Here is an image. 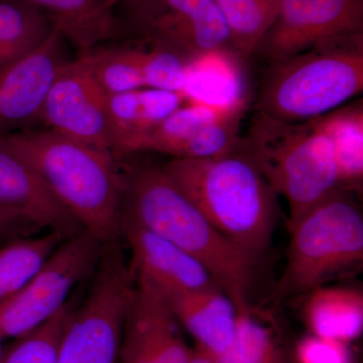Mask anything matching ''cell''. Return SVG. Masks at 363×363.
Segmentation results:
<instances>
[{"label": "cell", "mask_w": 363, "mask_h": 363, "mask_svg": "<svg viewBox=\"0 0 363 363\" xmlns=\"http://www.w3.org/2000/svg\"><path fill=\"white\" fill-rule=\"evenodd\" d=\"M0 135L84 230L105 245L113 242L121 233L125 182L111 152L49 128Z\"/></svg>", "instance_id": "cell-1"}, {"label": "cell", "mask_w": 363, "mask_h": 363, "mask_svg": "<svg viewBox=\"0 0 363 363\" xmlns=\"http://www.w3.org/2000/svg\"><path fill=\"white\" fill-rule=\"evenodd\" d=\"M124 179L123 213L192 255L236 308L250 306L257 257L215 228L162 167H140Z\"/></svg>", "instance_id": "cell-2"}, {"label": "cell", "mask_w": 363, "mask_h": 363, "mask_svg": "<svg viewBox=\"0 0 363 363\" xmlns=\"http://www.w3.org/2000/svg\"><path fill=\"white\" fill-rule=\"evenodd\" d=\"M162 169L228 240L255 257L267 250L276 224V193L245 140L223 156L172 159Z\"/></svg>", "instance_id": "cell-3"}, {"label": "cell", "mask_w": 363, "mask_h": 363, "mask_svg": "<svg viewBox=\"0 0 363 363\" xmlns=\"http://www.w3.org/2000/svg\"><path fill=\"white\" fill-rule=\"evenodd\" d=\"M272 64L257 112L288 123L311 121L362 94L363 33L324 40Z\"/></svg>", "instance_id": "cell-4"}, {"label": "cell", "mask_w": 363, "mask_h": 363, "mask_svg": "<svg viewBox=\"0 0 363 363\" xmlns=\"http://www.w3.org/2000/svg\"><path fill=\"white\" fill-rule=\"evenodd\" d=\"M245 140L274 192L288 202L289 222L341 189L330 138L316 119L288 123L257 112Z\"/></svg>", "instance_id": "cell-5"}, {"label": "cell", "mask_w": 363, "mask_h": 363, "mask_svg": "<svg viewBox=\"0 0 363 363\" xmlns=\"http://www.w3.org/2000/svg\"><path fill=\"white\" fill-rule=\"evenodd\" d=\"M290 242L278 292L307 294L363 260V216L350 191L339 190L288 223Z\"/></svg>", "instance_id": "cell-6"}, {"label": "cell", "mask_w": 363, "mask_h": 363, "mask_svg": "<svg viewBox=\"0 0 363 363\" xmlns=\"http://www.w3.org/2000/svg\"><path fill=\"white\" fill-rule=\"evenodd\" d=\"M82 304L73 310L55 363H119L133 279L116 245H105Z\"/></svg>", "instance_id": "cell-7"}, {"label": "cell", "mask_w": 363, "mask_h": 363, "mask_svg": "<svg viewBox=\"0 0 363 363\" xmlns=\"http://www.w3.org/2000/svg\"><path fill=\"white\" fill-rule=\"evenodd\" d=\"M105 245L86 230L66 238L21 291L0 303L1 337H23L54 317L94 272Z\"/></svg>", "instance_id": "cell-8"}, {"label": "cell", "mask_w": 363, "mask_h": 363, "mask_svg": "<svg viewBox=\"0 0 363 363\" xmlns=\"http://www.w3.org/2000/svg\"><path fill=\"white\" fill-rule=\"evenodd\" d=\"M121 23L135 39L166 45L190 59L214 50H233L213 0H147L126 11Z\"/></svg>", "instance_id": "cell-9"}, {"label": "cell", "mask_w": 363, "mask_h": 363, "mask_svg": "<svg viewBox=\"0 0 363 363\" xmlns=\"http://www.w3.org/2000/svg\"><path fill=\"white\" fill-rule=\"evenodd\" d=\"M108 98L84 56L67 61L48 91L42 123L49 130L113 154Z\"/></svg>", "instance_id": "cell-10"}, {"label": "cell", "mask_w": 363, "mask_h": 363, "mask_svg": "<svg viewBox=\"0 0 363 363\" xmlns=\"http://www.w3.org/2000/svg\"><path fill=\"white\" fill-rule=\"evenodd\" d=\"M363 33V0H279L276 20L257 51L271 61L324 40Z\"/></svg>", "instance_id": "cell-11"}, {"label": "cell", "mask_w": 363, "mask_h": 363, "mask_svg": "<svg viewBox=\"0 0 363 363\" xmlns=\"http://www.w3.org/2000/svg\"><path fill=\"white\" fill-rule=\"evenodd\" d=\"M133 281L119 363H189L193 350L182 336L168 298L150 284Z\"/></svg>", "instance_id": "cell-12"}, {"label": "cell", "mask_w": 363, "mask_h": 363, "mask_svg": "<svg viewBox=\"0 0 363 363\" xmlns=\"http://www.w3.org/2000/svg\"><path fill=\"white\" fill-rule=\"evenodd\" d=\"M63 40L52 28L39 47L0 68V133L30 130L42 123L48 91L67 62Z\"/></svg>", "instance_id": "cell-13"}, {"label": "cell", "mask_w": 363, "mask_h": 363, "mask_svg": "<svg viewBox=\"0 0 363 363\" xmlns=\"http://www.w3.org/2000/svg\"><path fill=\"white\" fill-rule=\"evenodd\" d=\"M121 231L131 252L133 281L150 284L166 296L219 286L192 255L123 212Z\"/></svg>", "instance_id": "cell-14"}, {"label": "cell", "mask_w": 363, "mask_h": 363, "mask_svg": "<svg viewBox=\"0 0 363 363\" xmlns=\"http://www.w3.org/2000/svg\"><path fill=\"white\" fill-rule=\"evenodd\" d=\"M0 207L35 228L68 238L84 230L55 197L35 169L0 135Z\"/></svg>", "instance_id": "cell-15"}, {"label": "cell", "mask_w": 363, "mask_h": 363, "mask_svg": "<svg viewBox=\"0 0 363 363\" xmlns=\"http://www.w3.org/2000/svg\"><path fill=\"white\" fill-rule=\"evenodd\" d=\"M185 102L183 93L152 88L111 95L112 152L116 159L138 152L147 136Z\"/></svg>", "instance_id": "cell-16"}, {"label": "cell", "mask_w": 363, "mask_h": 363, "mask_svg": "<svg viewBox=\"0 0 363 363\" xmlns=\"http://www.w3.org/2000/svg\"><path fill=\"white\" fill-rule=\"evenodd\" d=\"M166 297L179 324L194 339L196 348L216 358L233 343L238 311L219 286Z\"/></svg>", "instance_id": "cell-17"}, {"label": "cell", "mask_w": 363, "mask_h": 363, "mask_svg": "<svg viewBox=\"0 0 363 363\" xmlns=\"http://www.w3.org/2000/svg\"><path fill=\"white\" fill-rule=\"evenodd\" d=\"M44 14L80 55L125 35L117 0H21Z\"/></svg>", "instance_id": "cell-18"}, {"label": "cell", "mask_w": 363, "mask_h": 363, "mask_svg": "<svg viewBox=\"0 0 363 363\" xmlns=\"http://www.w3.org/2000/svg\"><path fill=\"white\" fill-rule=\"evenodd\" d=\"M183 93L187 102L245 112L247 85L240 56L233 50H214L191 59Z\"/></svg>", "instance_id": "cell-19"}, {"label": "cell", "mask_w": 363, "mask_h": 363, "mask_svg": "<svg viewBox=\"0 0 363 363\" xmlns=\"http://www.w3.org/2000/svg\"><path fill=\"white\" fill-rule=\"evenodd\" d=\"M302 316L312 335L350 344L363 332V292L352 286H317L307 293Z\"/></svg>", "instance_id": "cell-20"}, {"label": "cell", "mask_w": 363, "mask_h": 363, "mask_svg": "<svg viewBox=\"0 0 363 363\" xmlns=\"http://www.w3.org/2000/svg\"><path fill=\"white\" fill-rule=\"evenodd\" d=\"M317 123L330 138L343 190L362 192L363 181V102L357 100L317 117Z\"/></svg>", "instance_id": "cell-21"}, {"label": "cell", "mask_w": 363, "mask_h": 363, "mask_svg": "<svg viewBox=\"0 0 363 363\" xmlns=\"http://www.w3.org/2000/svg\"><path fill=\"white\" fill-rule=\"evenodd\" d=\"M66 238L47 231L16 238L0 248V303L21 291Z\"/></svg>", "instance_id": "cell-22"}, {"label": "cell", "mask_w": 363, "mask_h": 363, "mask_svg": "<svg viewBox=\"0 0 363 363\" xmlns=\"http://www.w3.org/2000/svg\"><path fill=\"white\" fill-rule=\"evenodd\" d=\"M233 113L240 112L221 111L192 102L184 104L147 136L138 152H156L172 159H187L198 133L205 126Z\"/></svg>", "instance_id": "cell-23"}, {"label": "cell", "mask_w": 363, "mask_h": 363, "mask_svg": "<svg viewBox=\"0 0 363 363\" xmlns=\"http://www.w3.org/2000/svg\"><path fill=\"white\" fill-rule=\"evenodd\" d=\"M51 21L21 0H0V68L39 47L52 30Z\"/></svg>", "instance_id": "cell-24"}, {"label": "cell", "mask_w": 363, "mask_h": 363, "mask_svg": "<svg viewBox=\"0 0 363 363\" xmlns=\"http://www.w3.org/2000/svg\"><path fill=\"white\" fill-rule=\"evenodd\" d=\"M230 35L231 45L240 57L257 51L278 13L279 0H213Z\"/></svg>", "instance_id": "cell-25"}, {"label": "cell", "mask_w": 363, "mask_h": 363, "mask_svg": "<svg viewBox=\"0 0 363 363\" xmlns=\"http://www.w3.org/2000/svg\"><path fill=\"white\" fill-rule=\"evenodd\" d=\"M80 56L85 57L93 77L108 96L145 88L138 43L97 47Z\"/></svg>", "instance_id": "cell-26"}, {"label": "cell", "mask_w": 363, "mask_h": 363, "mask_svg": "<svg viewBox=\"0 0 363 363\" xmlns=\"http://www.w3.org/2000/svg\"><path fill=\"white\" fill-rule=\"evenodd\" d=\"M235 335L218 363H288L286 351L274 332L253 316L250 306L236 308Z\"/></svg>", "instance_id": "cell-27"}, {"label": "cell", "mask_w": 363, "mask_h": 363, "mask_svg": "<svg viewBox=\"0 0 363 363\" xmlns=\"http://www.w3.org/2000/svg\"><path fill=\"white\" fill-rule=\"evenodd\" d=\"M67 303L54 317L23 337L16 338L2 353L0 363H55L60 339L73 312Z\"/></svg>", "instance_id": "cell-28"}, {"label": "cell", "mask_w": 363, "mask_h": 363, "mask_svg": "<svg viewBox=\"0 0 363 363\" xmlns=\"http://www.w3.org/2000/svg\"><path fill=\"white\" fill-rule=\"evenodd\" d=\"M136 40L140 45L145 87L183 93L191 59L166 45Z\"/></svg>", "instance_id": "cell-29"}, {"label": "cell", "mask_w": 363, "mask_h": 363, "mask_svg": "<svg viewBox=\"0 0 363 363\" xmlns=\"http://www.w3.org/2000/svg\"><path fill=\"white\" fill-rule=\"evenodd\" d=\"M296 363H354L350 344L319 336H305L296 344Z\"/></svg>", "instance_id": "cell-30"}, {"label": "cell", "mask_w": 363, "mask_h": 363, "mask_svg": "<svg viewBox=\"0 0 363 363\" xmlns=\"http://www.w3.org/2000/svg\"><path fill=\"white\" fill-rule=\"evenodd\" d=\"M38 230L39 229L30 225L28 222L23 220L18 215L0 207V240H4V238L16 240L26 235L28 236V233H32L33 231L37 233Z\"/></svg>", "instance_id": "cell-31"}, {"label": "cell", "mask_w": 363, "mask_h": 363, "mask_svg": "<svg viewBox=\"0 0 363 363\" xmlns=\"http://www.w3.org/2000/svg\"><path fill=\"white\" fill-rule=\"evenodd\" d=\"M189 363H218L215 358L210 357L207 353L203 352L202 350L194 348L191 355L190 362Z\"/></svg>", "instance_id": "cell-32"}, {"label": "cell", "mask_w": 363, "mask_h": 363, "mask_svg": "<svg viewBox=\"0 0 363 363\" xmlns=\"http://www.w3.org/2000/svg\"><path fill=\"white\" fill-rule=\"evenodd\" d=\"M145 1H147V0H117V6L121 4L125 9V11H128V9H133V7Z\"/></svg>", "instance_id": "cell-33"}, {"label": "cell", "mask_w": 363, "mask_h": 363, "mask_svg": "<svg viewBox=\"0 0 363 363\" xmlns=\"http://www.w3.org/2000/svg\"><path fill=\"white\" fill-rule=\"evenodd\" d=\"M2 340H4V338H2L1 335H0V362H1L2 353H4V350H2V346H1Z\"/></svg>", "instance_id": "cell-34"}]
</instances>
